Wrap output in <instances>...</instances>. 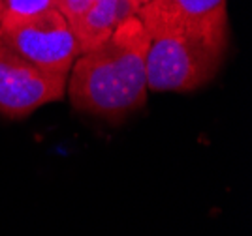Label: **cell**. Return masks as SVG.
<instances>
[{
    "label": "cell",
    "mask_w": 252,
    "mask_h": 236,
    "mask_svg": "<svg viewBox=\"0 0 252 236\" xmlns=\"http://www.w3.org/2000/svg\"><path fill=\"white\" fill-rule=\"evenodd\" d=\"M149 34L136 15L81 52L72 66L68 94L75 111L107 122H121L147 102Z\"/></svg>",
    "instance_id": "6da1fadb"
},
{
    "label": "cell",
    "mask_w": 252,
    "mask_h": 236,
    "mask_svg": "<svg viewBox=\"0 0 252 236\" xmlns=\"http://www.w3.org/2000/svg\"><path fill=\"white\" fill-rule=\"evenodd\" d=\"M147 34L149 92H194L213 81L224 62L230 40L228 8Z\"/></svg>",
    "instance_id": "7a4b0ae2"
},
{
    "label": "cell",
    "mask_w": 252,
    "mask_h": 236,
    "mask_svg": "<svg viewBox=\"0 0 252 236\" xmlns=\"http://www.w3.org/2000/svg\"><path fill=\"white\" fill-rule=\"evenodd\" d=\"M68 75L45 72L27 60L0 32V116L23 120L47 103L61 102Z\"/></svg>",
    "instance_id": "3957f363"
},
{
    "label": "cell",
    "mask_w": 252,
    "mask_h": 236,
    "mask_svg": "<svg viewBox=\"0 0 252 236\" xmlns=\"http://www.w3.org/2000/svg\"><path fill=\"white\" fill-rule=\"evenodd\" d=\"M0 32L27 60L45 72L68 75L81 54L68 21L57 8L13 23H2Z\"/></svg>",
    "instance_id": "277c9868"
},
{
    "label": "cell",
    "mask_w": 252,
    "mask_h": 236,
    "mask_svg": "<svg viewBox=\"0 0 252 236\" xmlns=\"http://www.w3.org/2000/svg\"><path fill=\"white\" fill-rule=\"evenodd\" d=\"M132 15H136V8L130 0H94L91 8L70 26L79 45V52L94 49Z\"/></svg>",
    "instance_id": "5b68a950"
},
{
    "label": "cell",
    "mask_w": 252,
    "mask_h": 236,
    "mask_svg": "<svg viewBox=\"0 0 252 236\" xmlns=\"http://www.w3.org/2000/svg\"><path fill=\"white\" fill-rule=\"evenodd\" d=\"M222 6L226 0H151L136 11V17L149 32L207 17Z\"/></svg>",
    "instance_id": "8992f818"
},
{
    "label": "cell",
    "mask_w": 252,
    "mask_h": 236,
    "mask_svg": "<svg viewBox=\"0 0 252 236\" xmlns=\"http://www.w3.org/2000/svg\"><path fill=\"white\" fill-rule=\"evenodd\" d=\"M53 8H57V0H6L0 15V25L34 17Z\"/></svg>",
    "instance_id": "52a82bcc"
},
{
    "label": "cell",
    "mask_w": 252,
    "mask_h": 236,
    "mask_svg": "<svg viewBox=\"0 0 252 236\" xmlns=\"http://www.w3.org/2000/svg\"><path fill=\"white\" fill-rule=\"evenodd\" d=\"M93 2L94 0H57V10L63 13L64 19L72 26L75 21L91 8Z\"/></svg>",
    "instance_id": "ba28073f"
},
{
    "label": "cell",
    "mask_w": 252,
    "mask_h": 236,
    "mask_svg": "<svg viewBox=\"0 0 252 236\" xmlns=\"http://www.w3.org/2000/svg\"><path fill=\"white\" fill-rule=\"evenodd\" d=\"M130 2L134 4V8H136V11H137L139 8H141V6H145V4H149L151 0H130Z\"/></svg>",
    "instance_id": "9c48e42d"
},
{
    "label": "cell",
    "mask_w": 252,
    "mask_h": 236,
    "mask_svg": "<svg viewBox=\"0 0 252 236\" xmlns=\"http://www.w3.org/2000/svg\"><path fill=\"white\" fill-rule=\"evenodd\" d=\"M4 2L6 0H0V15H2V10H4Z\"/></svg>",
    "instance_id": "30bf717a"
}]
</instances>
